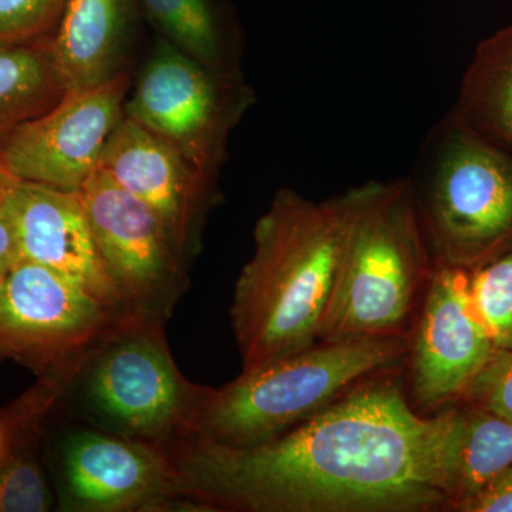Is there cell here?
I'll return each mask as SVG.
<instances>
[{
    "instance_id": "obj_1",
    "label": "cell",
    "mask_w": 512,
    "mask_h": 512,
    "mask_svg": "<svg viewBox=\"0 0 512 512\" xmlns=\"http://www.w3.org/2000/svg\"><path fill=\"white\" fill-rule=\"evenodd\" d=\"M454 406L423 416L386 372L274 440L168 448L181 490L205 511H450L444 458Z\"/></svg>"
},
{
    "instance_id": "obj_2",
    "label": "cell",
    "mask_w": 512,
    "mask_h": 512,
    "mask_svg": "<svg viewBox=\"0 0 512 512\" xmlns=\"http://www.w3.org/2000/svg\"><path fill=\"white\" fill-rule=\"evenodd\" d=\"M345 192L312 201L276 192L256 221L254 254L242 268L231 306L242 370L319 342L345 245Z\"/></svg>"
},
{
    "instance_id": "obj_3",
    "label": "cell",
    "mask_w": 512,
    "mask_h": 512,
    "mask_svg": "<svg viewBox=\"0 0 512 512\" xmlns=\"http://www.w3.org/2000/svg\"><path fill=\"white\" fill-rule=\"evenodd\" d=\"M345 197V245L319 342L403 333L436 266L412 181H369Z\"/></svg>"
},
{
    "instance_id": "obj_4",
    "label": "cell",
    "mask_w": 512,
    "mask_h": 512,
    "mask_svg": "<svg viewBox=\"0 0 512 512\" xmlns=\"http://www.w3.org/2000/svg\"><path fill=\"white\" fill-rule=\"evenodd\" d=\"M404 333L318 342L211 389L187 439L227 447L274 440L311 419L367 377L406 359Z\"/></svg>"
},
{
    "instance_id": "obj_5",
    "label": "cell",
    "mask_w": 512,
    "mask_h": 512,
    "mask_svg": "<svg viewBox=\"0 0 512 512\" xmlns=\"http://www.w3.org/2000/svg\"><path fill=\"white\" fill-rule=\"evenodd\" d=\"M436 264L474 271L512 248V154L448 113L409 175Z\"/></svg>"
},
{
    "instance_id": "obj_6",
    "label": "cell",
    "mask_w": 512,
    "mask_h": 512,
    "mask_svg": "<svg viewBox=\"0 0 512 512\" xmlns=\"http://www.w3.org/2000/svg\"><path fill=\"white\" fill-rule=\"evenodd\" d=\"M164 325L124 316L94 346L72 383L106 430L168 450L190 436L211 387L180 372Z\"/></svg>"
},
{
    "instance_id": "obj_7",
    "label": "cell",
    "mask_w": 512,
    "mask_h": 512,
    "mask_svg": "<svg viewBox=\"0 0 512 512\" xmlns=\"http://www.w3.org/2000/svg\"><path fill=\"white\" fill-rule=\"evenodd\" d=\"M254 94L241 74H225L185 55L158 37L124 116L173 146L202 174L217 180L227 160L231 131L251 107Z\"/></svg>"
},
{
    "instance_id": "obj_8",
    "label": "cell",
    "mask_w": 512,
    "mask_h": 512,
    "mask_svg": "<svg viewBox=\"0 0 512 512\" xmlns=\"http://www.w3.org/2000/svg\"><path fill=\"white\" fill-rule=\"evenodd\" d=\"M84 286L20 258L0 286V360L74 379L124 316Z\"/></svg>"
},
{
    "instance_id": "obj_9",
    "label": "cell",
    "mask_w": 512,
    "mask_h": 512,
    "mask_svg": "<svg viewBox=\"0 0 512 512\" xmlns=\"http://www.w3.org/2000/svg\"><path fill=\"white\" fill-rule=\"evenodd\" d=\"M77 194L124 309L167 322L187 289V258L156 212L101 168Z\"/></svg>"
},
{
    "instance_id": "obj_10",
    "label": "cell",
    "mask_w": 512,
    "mask_h": 512,
    "mask_svg": "<svg viewBox=\"0 0 512 512\" xmlns=\"http://www.w3.org/2000/svg\"><path fill=\"white\" fill-rule=\"evenodd\" d=\"M131 84L126 72L93 89L66 92L0 143V164L16 180L79 192L99 170L104 147L123 120Z\"/></svg>"
},
{
    "instance_id": "obj_11",
    "label": "cell",
    "mask_w": 512,
    "mask_h": 512,
    "mask_svg": "<svg viewBox=\"0 0 512 512\" xmlns=\"http://www.w3.org/2000/svg\"><path fill=\"white\" fill-rule=\"evenodd\" d=\"M59 493L63 511L194 510L165 448L109 430H79L66 437Z\"/></svg>"
},
{
    "instance_id": "obj_12",
    "label": "cell",
    "mask_w": 512,
    "mask_h": 512,
    "mask_svg": "<svg viewBox=\"0 0 512 512\" xmlns=\"http://www.w3.org/2000/svg\"><path fill=\"white\" fill-rule=\"evenodd\" d=\"M410 340L413 407L440 412L464 399L497 352L477 313L470 272L436 264Z\"/></svg>"
},
{
    "instance_id": "obj_13",
    "label": "cell",
    "mask_w": 512,
    "mask_h": 512,
    "mask_svg": "<svg viewBox=\"0 0 512 512\" xmlns=\"http://www.w3.org/2000/svg\"><path fill=\"white\" fill-rule=\"evenodd\" d=\"M99 168L156 212L185 258L197 254L205 218L220 200L217 180L127 116L107 141Z\"/></svg>"
},
{
    "instance_id": "obj_14",
    "label": "cell",
    "mask_w": 512,
    "mask_h": 512,
    "mask_svg": "<svg viewBox=\"0 0 512 512\" xmlns=\"http://www.w3.org/2000/svg\"><path fill=\"white\" fill-rule=\"evenodd\" d=\"M0 211L13 229L20 258L72 279L128 313L106 274L77 192L15 178L0 192Z\"/></svg>"
},
{
    "instance_id": "obj_15",
    "label": "cell",
    "mask_w": 512,
    "mask_h": 512,
    "mask_svg": "<svg viewBox=\"0 0 512 512\" xmlns=\"http://www.w3.org/2000/svg\"><path fill=\"white\" fill-rule=\"evenodd\" d=\"M131 0H66L50 40L66 92L93 89L128 72Z\"/></svg>"
},
{
    "instance_id": "obj_16",
    "label": "cell",
    "mask_w": 512,
    "mask_h": 512,
    "mask_svg": "<svg viewBox=\"0 0 512 512\" xmlns=\"http://www.w3.org/2000/svg\"><path fill=\"white\" fill-rule=\"evenodd\" d=\"M448 113L512 154V22L476 47Z\"/></svg>"
},
{
    "instance_id": "obj_17",
    "label": "cell",
    "mask_w": 512,
    "mask_h": 512,
    "mask_svg": "<svg viewBox=\"0 0 512 512\" xmlns=\"http://www.w3.org/2000/svg\"><path fill=\"white\" fill-rule=\"evenodd\" d=\"M512 463V421L467 402L454 404L444 476L450 511Z\"/></svg>"
},
{
    "instance_id": "obj_18",
    "label": "cell",
    "mask_w": 512,
    "mask_h": 512,
    "mask_svg": "<svg viewBox=\"0 0 512 512\" xmlns=\"http://www.w3.org/2000/svg\"><path fill=\"white\" fill-rule=\"evenodd\" d=\"M66 94L46 42L0 43V143Z\"/></svg>"
},
{
    "instance_id": "obj_19",
    "label": "cell",
    "mask_w": 512,
    "mask_h": 512,
    "mask_svg": "<svg viewBox=\"0 0 512 512\" xmlns=\"http://www.w3.org/2000/svg\"><path fill=\"white\" fill-rule=\"evenodd\" d=\"M160 37L208 69L239 74L232 46L211 0H138Z\"/></svg>"
},
{
    "instance_id": "obj_20",
    "label": "cell",
    "mask_w": 512,
    "mask_h": 512,
    "mask_svg": "<svg viewBox=\"0 0 512 512\" xmlns=\"http://www.w3.org/2000/svg\"><path fill=\"white\" fill-rule=\"evenodd\" d=\"M42 431H16L5 436L0 458V512H45L53 504L39 458Z\"/></svg>"
},
{
    "instance_id": "obj_21",
    "label": "cell",
    "mask_w": 512,
    "mask_h": 512,
    "mask_svg": "<svg viewBox=\"0 0 512 512\" xmlns=\"http://www.w3.org/2000/svg\"><path fill=\"white\" fill-rule=\"evenodd\" d=\"M470 291L495 349L512 352V248L470 272Z\"/></svg>"
},
{
    "instance_id": "obj_22",
    "label": "cell",
    "mask_w": 512,
    "mask_h": 512,
    "mask_svg": "<svg viewBox=\"0 0 512 512\" xmlns=\"http://www.w3.org/2000/svg\"><path fill=\"white\" fill-rule=\"evenodd\" d=\"M66 0H0V43L46 42Z\"/></svg>"
},
{
    "instance_id": "obj_23",
    "label": "cell",
    "mask_w": 512,
    "mask_h": 512,
    "mask_svg": "<svg viewBox=\"0 0 512 512\" xmlns=\"http://www.w3.org/2000/svg\"><path fill=\"white\" fill-rule=\"evenodd\" d=\"M461 402L512 421V352L497 350Z\"/></svg>"
},
{
    "instance_id": "obj_24",
    "label": "cell",
    "mask_w": 512,
    "mask_h": 512,
    "mask_svg": "<svg viewBox=\"0 0 512 512\" xmlns=\"http://www.w3.org/2000/svg\"><path fill=\"white\" fill-rule=\"evenodd\" d=\"M457 512H512V463L494 480L461 501Z\"/></svg>"
},
{
    "instance_id": "obj_25",
    "label": "cell",
    "mask_w": 512,
    "mask_h": 512,
    "mask_svg": "<svg viewBox=\"0 0 512 512\" xmlns=\"http://www.w3.org/2000/svg\"><path fill=\"white\" fill-rule=\"evenodd\" d=\"M20 259L15 234L5 215L0 211V286Z\"/></svg>"
},
{
    "instance_id": "obj_26",
    "label": "cell",
    "mask_w": 512,
    "mask_h": 512,
    "mask_svg": "<svg viewBox=\"0 0 512 512\" xmlns=\"http://www.w3.org/2000/svg\"><path fill=\"white\" fill-rule=\"evenodd\" d=\"M13 180H15V178H13L12 175H10L8 171L3 168V165L0 164V192H2L3 188H5L6 185H8L10 181Z\"/></svg>"
},
{
    "instance_id": "obj_27",
    "label": "cell",
    "mask_w": 512,
    "mask_h": 512,
    "mask_svg": "<svg viewBox=\"0 0 512 512\" xmlns=\"http://www.w3.org/2000/svg\"><path fill=\"white\" fill-rule=\"evenodd\" d=\"M3 450H5V437H3L2 427H0V458L3 456Z\"/></svg>"
}]
</instances>
